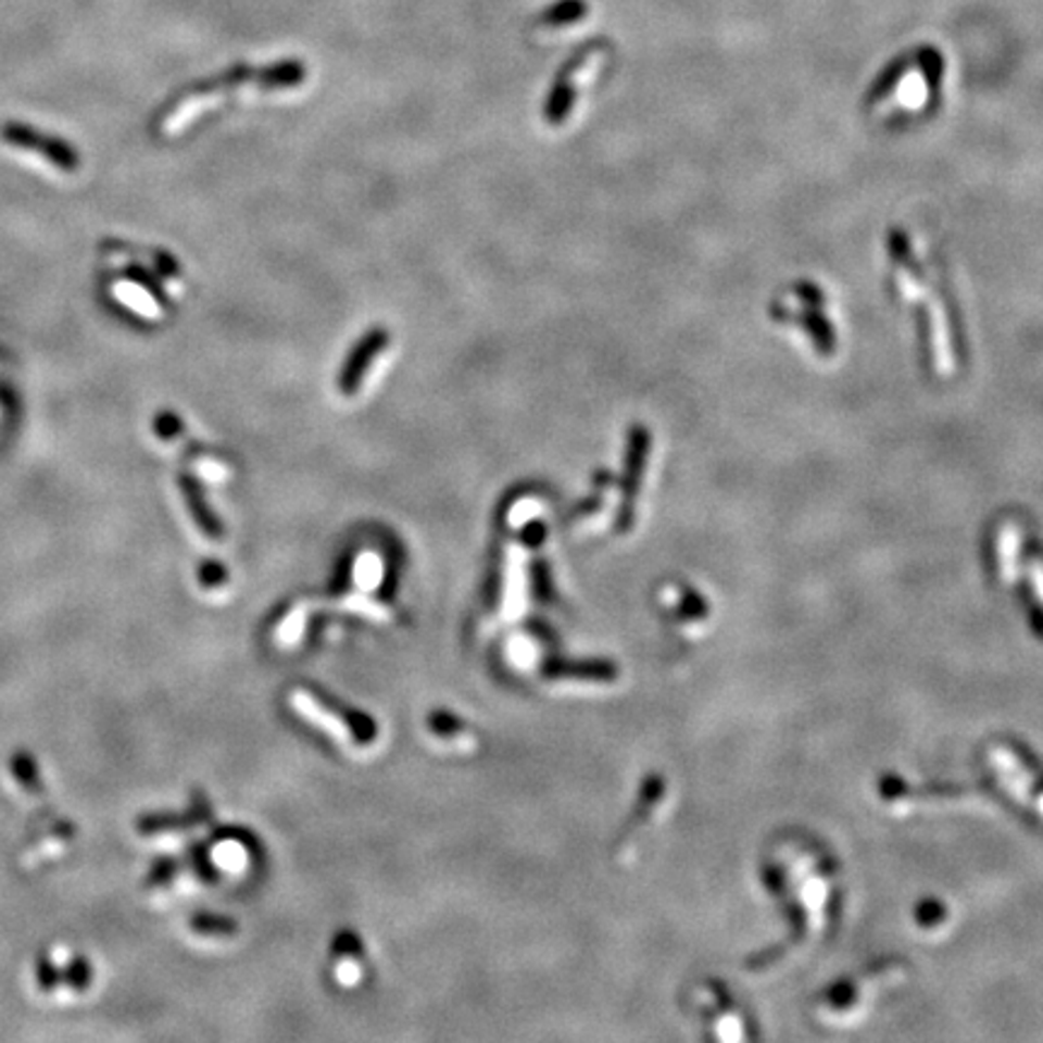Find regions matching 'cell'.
I'll return each mask as SVG.
<instances>
[{
  "label": "cell",
  "instance_id": "obj_1",
  "mask_svg": "<svg viewBox=\"0 0 1043 1043\" xmlns=\"http://www.w3.org/2000/svg\"><path fill=\"white\" fill-rule=\"evenodd\" d=\"M761 869L792 926L790 938L766 962H780L804 944L829 940L841 908V867L833 853L809 835L786 833L768 843Z\"/></svg>",
  "mask_w": 1043,
  "mask_h": 1043
},
{
  "label": "cell",
  "instance_id": "obj_2",
  "mask_svg": "<svg viewBox=\"0 0 1043 1043\" xmlns=\"http://www.w3.org/2000/svg\"><path fill=\"white\" fill-rule=\"evenodd\" d=\"M904 964H896L894 959L872 964L869 969L833 983V988L819 997L817 1007H814V1017L831 1029L855 1027V1021L872 1013L877 1000L889 993L891 988L904 983Z\"/></svg>",
  "mask_w": 1043,
  "mask_h": 1043
},
{
  "label": "cell",
  "instance_id": "obj_3",
  "mask_svg": "<svg viewBox=\"0 0 1043 1043\" xmlns=\"http://www.w3.org/2000/svg\"><path fill=\"white\" fill-rule=\"evenodd\" d=\"M693 1009L701 1015L708 1034L722 1041L752 1039L749 1019L737 1007V1000L720 983H699L693 988Z\"/></svg>",
  "mask_w": 1043,
  "mask_h": 1043
},
{
  "label": "cell",
  "instance_id": "obj_4",
  "mask_svg": "<svg viewBox=\"0 0 1043 1043\" xmlns=\"http://www.w3.org/2000/svg\"><path fill=\"white\" fill-rule=\"evenodd\" d=\"M0 138H3V143L13 146L17 150L35 152V155L51 162L53 167H59L63 172H75L80 167V152L75 150L68 140L51 136L47 130H39L29 124L5 122L0 126Z\"/></svg>",
  "mask_w": 1043,
  "mask_h": 1043
},
{
  "label": "cell",
  "instance_id": "obj_5",
  "mask_svg": "<svg viewBox=\"0 0 1043 1043\" xmlns=\"http://www.w3.org/2000/svg\"><path fill=\"white\" fill-rule=\"evenodd\" d=\"M389 343V334L382 329H375L373 334H367L365 339L355 345V351L351 357L345 361V367L341 373V391L343 394H355L357 387H361L365 373L373 365L375 357L382 353V348Z\"/></svg>",
  "mask_w": 1043,
  "mask_h": 1043
},
{
  "label": "cell",
  "instance_id": "obj_6",
  "mask_svg": "<svg viewBox=\"0 0 1043 1043\" xmlns=\"http://www.w3.org/2000/svg\"><path fill=\"white\" fill-rule=\"evenodd\" d=\"M179 488H181L184 500H187V507H189V513H191L193 522H196V525H199V529L203 531V535L221 537V525H217V517L211 513V507L205 505V498H203V493H201L199 483H196L191 476L181 474V476H179Z\"/></svg>",
  "mask_w": 1043,
  "mask_h": 1043
},
{
  "label": "cell",
  "instance_id": "obj_7",
  "mask_svg": "<svg viewBox=\"0 0 1043 1043\" xmlns=\"http://www.w3.org/2000/svg\"><path fill=\"white\" fill-rule=\"evenodd\" d=\"M10 770H13L15 780L27 792H32V795H41L43 786H41V778H39L37 761L32 758L27 752H15L13 754V758H10Z\"/></svg>",
  "mask_w": 1043,
  "mask_h": 1043
},
{
  "label": "cell",
  "instance_id": "obj_8",
  "mask_svg": "<svg viewBox=\"0 0 1043 1043\" xmlns=\"http://www.w3.org/2000/svg\"><path fill=\"white\" fill-rule=\"evenodd\" d=\"M63 981L68 983L73 991H87V985H90L92 981V969H90V962L85 959V956H75V959L68 962V966H65L63 969Z\"/></svg>",
  "mask_w": 1043,
  "mask_h": 1043
},
{
  "label": "cell",
  "instance_id": "obj_9",
  "mask_svg": "<svg viewBox=\"0 0 1043 1043\" xmlns=\"http://www.w3.org/2000/svg\"><path fill=\"white\" fill-rule=\"evenodd\" d=\"M184 821L179 817H172V814H148V817L138 819V831L143 835H158V833H167L174 829H181Z\"/></svg>",
  "mask_w": 1043,
  "mask_h": 1043
},
{
  "label": "cell",
  "instance_id": "obj_10",
  "mask_svg": "<svg viewBox=\"0 0 1043 1043\" xmlns=\"http://www.w3.org/2000/svg\"><path fill=\"white\" fill-rule=\"evenodd\" d=\"M124 274L130 278V280H136L138 286H143L150 296H155L160 302H165V292H162V286H160V280L155 278V271H148L143 268L140 264H128L124 268Z\"/></svg>",
  "mask_w": 1043,
  "mask_h": 1043
},
{
  "label": "cell",
  "instance_id": "obj_11",
  "mask_svg": "<svg viewBox=\"0 0 1043 1043\" xmlns=\"http://www.w3.org/2000/svg\"><path fill=\"white\" fill-rule=\"evenodd\" d=\"M63 981V973L59 971V966L53 964L49 956H39L37 959V983L43 993L56 991L59 983Z\"/></svg>",
  "mask_w": 1043,
  "mask_h": 1043
},
{
  "label": "cell",
  "instance_id": "obj_12",
  "mask_svg": "<svg viewBox=\"0 0 1043 1043\" xmlns=\"http://www.w3.org/2000/svg\"><path fill=\"white\" fill-rule=\"evenodd\" d=\"M155 432L160 435L162 440H172V438H179V435L184 432L181 428V420L174 416V413L169 411H162L160 416L155 418Z\"/></svg>",
  "mask_w": 1043,
  "mask_h": 1043
},
{
  "label": "cell",
  "instance_id": "obj_13",
  "mask_svg": "<svg viewBox=\"0 0 1043 1043\" xmlns=\"http://www.w3.org/2000/svg\"><path fill=\"white\" fill-rule=\"evenodd\" d=\"M191 928L196 932H201V934H230L235 932L230 926V922H225L221 918H211V916H199V918H193L191 920Z\"/></svg>",
  "mask_w": 1043,
  "mask_h": 1043
},
{
  "label": "cell",
  "instance_id": "obj_14",
  "mask_svg": "<svg viewBox=\"0 0 1043 1043\" xmlns=\"http://www.w3.org/2000/svg\"><path fill=\"white\" fill-rule=\"evenodd\" d=\"M582 13H585V5L578 3V0H570V3H563L558 8H553L551 13L546 15V22H551V25H561V22H570Z\"/></svg>",
  "mask_w": 1043,
  "mask_h": 1043
},
{
  "label": "cell",
  "instance_id": "obj_15",
  "mask_svg": "<svg viewBox=\"0 0 1043 1043\" xmlns=\"http://www.w3.org/2000/svg\"><path fill=\"white\" fill-rule=\"evenodd\" d=\"M174 875H177V865H174L172 860H160L155 867H152V872L148 877V884L162 887V884L172 882Z\"/></svg>",
  "mask_w": 1043,
  "mask_h": 1043
},
{
  "label": "cell",
  "instance_id": "obj_16",
  "mask_svg": "<svg viewBox=\"0 0 1043 1043\" xmlns=\"http://www.w3.org/2000/svg\"><path fill=\"white\" fill-rule=\"evenodd\" d=\"M223 568L217 563H205L203 568H201V582L205 587H215V585H221L223 582Z\"/></svg>",
  "mask_w": 1043,
  "mask_h": 1043
},
{
  "label": "cell",
  "instance_id": "obj_17",
  "mask_svg": "<svg viewBox=\"0 0 1043 1043\" xmlns=\"http://www.w3.org/2000/svg\"><path fill=\"white\" fill-rule=\"evenodd\" d=\"M0 357H8V353L3 351V345H0Z\"/></svg>",
  "mask_w": 1043,
  "mask_h": 1043
}]
</instances>
